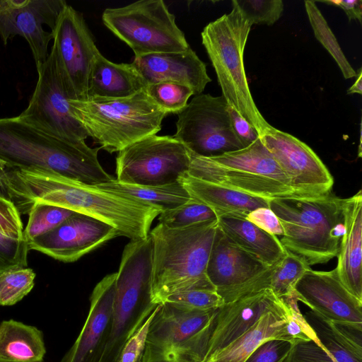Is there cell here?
<instances>
[{
	"instance_id": "cell-6",
	"label": "cell",
	"mask_w": 362,
	"mask_h": 362,
	"mask_svg": "<svg viewBox=\"0 0 362 362\" xmlns=\"http://www.w3.org/2000/svg\"><path fill=\"white\" fill-rule=\"evenodd\" d=\"M69 105L73 117L88 136L110 153L156 134L168 115L151 100L145 88L119 99H69Z\"/></svg>"
},
{
	"instance_id": "cell-21",
	"label": "cell",
	"mask_w": 362,
	"mask_h": 362,
	"mask_svg": "<svg viewBox=\"0 0 362 362\" xmlns=\"http://www.w3.org/2000/svg\"><path fill=\"white\" fill-rule=\"evenodd\" d=\"M117 272L103 277L90 297L86 322L60 362H98L111 330Z\"/></svg>"
},
{
	"instance_id": "cell-17",
	"label": "cell",
	"mask_w": 362,
	"mask_h": 362,
	"mask_svg": "<svg viewBox=\"0 0 362 362\" xmlns=\"http://www.w3.org/2000/svg\"><path fill=\"white\" fill-rule=\"evenodd\" d=\"M294 291L298 301L321 318L362 332V300L344 287L335 268L331 271L308 269Z\"/></svg>"
},
{
	"instance_id": "cell-8",
	"label": "cell",
	"mask_w": 362,
	"mask_h": 362,
	"mask_svg": "<svg viewBox=\"0 0 362 362\" xmlns=\"http://www.w3.org/2000/svg\"><path fill=\"white\" fill-rule=\"evenodd\" d=\"M151 279L150 236L130 240L117 272L111 330L98 362H116L124 344L158 306L151 300Z\"/></svg>"
},
{
	"instance_id": "cell-3",
	"label": "cell",
	"mask_w": 362,
	"mask_h": 362,
	"mask_svg": "<svg viewBox=\"0 0 362 362\" xmlns=\"http://www.w3.org/2000/svg\"><path fill=\"white\" fill-rule=\"evenodd\" d=\"M218 219L180 228L161 223L149 233L152 243L151 300L192 289H215L206 275ZM216 290V289H215Z\"/></svg>"
},
{
	"instance_id": "cell-41",
	"label": "cell",
	"mask_w": 362,
	"mask_h": 362,
	"mask_svg": "<svg viewBox=\"0 0 362 362\" xmlns=\"http://www.w3.org/2000/svg\"><path fill=\"white\" fill-rule=\"evenodd\" d=\"M156 308L124 344L117 356L116 362L142 361L148 327L156 313Z\"/></svg>"
},
{
	"instance_id": "cell-48",
	"label": "cell",
	"mask_w": 362,
	"mask_h": 362,
	"mask_svg": "<svg viewBox=\"0 0 362 362\" xmlns=\"http://www.w3.org/2000/svg\"><path fill=\"white\" fill-rule=\"evenodd\" d=\"M165 362H199L197 360L185 357L182 356H175L170 358L168 361Z\"/></svg>"
},
{
	"instance_id": "cell-25",
	"label": "cell",
	"mask_w": 362,
	"mask_h": 362,
	"mask_svg": "<svg viewBox=\"0 0 362 362\" xmlns=\"http://www.w3.org/2000/svg\"><path fill=\"white\" fill-rule=\"evenodd\" d=\"M179 180L191 198L208 206L218 216L232 215L246 218L260 207H269V200L194 178L187 173Z\"/></svg>"
},
{
	"instance_id": "cell-10",
	"label": "cell",
	"mask_w": 362,
	"mask_h": 362,
	"mask_svg": "<svg viewBox=\"0 0 362 362\" xmlns=\"http://www.w3.org/2000/svg\"><path fill=\"white\" fill-rule=\"evenodd\" d=\"M216 310L185 311L163 303L150 323L141 362L182 356L201 362Z\"/></svg>"
},
{
	"instance_id": "cell-47",
	"label": "cell",
	"mask_w": 362,
	"mask_h": 362,
	"mask_svg": "<svg viewBox=\"0 0 362 362\" xmlns=\"http://www.w3.org/2000/svg\"><path fill=\"white\" fill-rule=\"evenodd\" d=\"M356 79L354 84L347 90V94L358 93L362 94V69L358 70L356 74Z\"/></svg>"
},
{
	"instance_id": "cell-2",
	"label": "cell",
	"mask_w": 362,
	"mask_h": 362,
	"mask_svg": "<svg viewBox=\"0 0 362 362\" xmlns=\"http://www.w3.org/2000/svg\"><path fill=\"white\" fill-rule=\"evenodd\" d=\"M100 148L42 132L19 116L0 118V168H37L73 180L97 185L114 180L100 165Z\"/></svg>"
},
{
	"instance_id": "cell-4",
	"label": "cell",
	"mask_w": 362,
	"mask_h": 362,
	"mask_svg": "<svg viewBox=\"0 0 362 362\" xmlns=\"http://www.w3.org/2000/svg\"><path fill=\"white\" fill-rule=\"evenodd\" d=\"M343 203L331 192L315 198L272 199L269 207L283 228V246L311 267L337 256L344 233Z\"/></svg>"
},
{
	"instance_id": "cell-36",
	"label": "cell",
	"mask_w": 362,
	"mask_h": 362,
	"mask_svg": "<svg viewBox=\"0 0 362 362\" xmlns=\"http://www.w3.org/2000/svg\"><path fill=\"white\" fill-rule=\"evenodd\" d=\"M163 303L185 311L216 310L225 303L215 289H192L174 293Z\"/></svg>"
},
{
	"instance_id": "cell-35",
	"label": "cell",
	"mask_w": 362,
	"mask_h": 362,
	"mask_svg": "<svg viewBox=\"0 0 362 362\" xmlns=\"http://www.w3.org/2000/svg\"><path fill=\"white\" fill-rule=\"evenodd\" d=\"M35 274L32 269L15 267L0 273V305H13L33 289Z\"/></svg>"
},
{
	"instance_id": "cell-24",
	"label": "cell",
	"mask_w": 362,
	"mask_h": 362,
	"mask_svg": "<svg viewBox=\"0 0 362 362\" xmlns=\"http://www.w3.org/2000/svg\"><path fill=\"white\" fill-rule=\"evenodd\" d=\"M146 86L132 63H114L98 52L88 76L86 100L127 98Z\"/></svg>"
},
{
	"instance_id": "cell-14",
	"label": "cell",
	"mask_w": 362,
	"mask_h": 362,
	"mask_svg": "<svg viewBox=\"0 0 362 362\" xmlns=\"http://www.w3.org/2000/svg\"><path fill=\"white\" fill-rule=\"evenodd\" d=\"M51 33V50L69 98L86 100L90 67L99 50L83 16L66 4Z\"/></svg>"
},
{
	"instance_id": "cell-23",
	"label": "cell",
	"mask_w": 362,
	"mask_h": 362,
	"mask_svg": "<svg viewBox=\"0 0 362 362\" xmlns=\"http://www.w3.org/2000/svg\"><path fill=\"white\" fill-rule=\"evenodd\" d=\"M344 233L335 267L344 287L362 300V191L344 199Z\"/></svg>"
},
{
	"instance_id": "cell-39",
	"label": "cell",
	"mask_w": 362,
	"mask_h": 362,
	"mask_svg": "<svg viewBox=\"0 0 362 362\" xmlns=\"http://www.w3.org/2000/svg\"><path fill=\"white\" fill-rule=\"evenodd\" d=\"M25 240H16L0 233V273L15 267H26L28 252Z\"/></svg>"
},
{
	"instance_id": "cell-37",
	"label": "cell",
	"mask_w": 362,
	"mask_h": 362,
	"mask_svg": "<svg viewBox=\"0 0 362 362\" xmlns=\"http://www.w3.org/2000/svg\"><path fill=\"white\" fill-rule=\"evenodd\" d=\"M232 6L238 8L252 24L272 25L281 16V0H233Z\"/></svg>"
},
{
	"instance_id": "cell-15",
	"label": "cell",
	"mask_w": 362,
	"mask_h": 362,
	"mask_svg": "<svg viewBox=\"0 0 362 362\" xmlns=\"http://www.w3.org/2000/svg\"><path fill=\"white\" fill-rule=\"evenodd\" d=\"M259 137L288 177L298 197L315 198L332 192V175L305 143L272 126Z\"/></svg>"
},
{
	"instance_id": "cell-1",
	"label": "cell",
	"mask_w": 362,
	"mask_h": 362,
	"mask_svg": "<svg viewBox=\"0 0 362 362\" xmlns=\"http://www.w3.org/2000/svg\"><path fill=\"white\" fill-rule=\"evenodd\" d=\"M1 182L20 214H28L34 204L54 205L106 223L130 240L148 238L153 220L161 213L135 199L46 169H8Z\"/></svg>"
},
{
	"instance_id": "cell-26",
	"label": "cell",
	"mask_w": 362,
	"mask_h": 362,
	"mask_svg": "<svg viewBox=\"0 0 362 362\" xmlns=\"http://www.w3.org/2000/svg\"><path fill=\"white\" fill-rule=\"evenodd\" d=\"M218 226L230 242L267 266L274 264L286 255L287 250L278 237L264 231L245 218L219 216Z\"/></svg>"
},
{
	"instance_id": "cell-32",
	"label": "cell",
	"mask_w": 362,
	"mask_h": 362,
	"mask_svg": "<svg viewBox=\"0 0 362 362\" xmlns=\"http://www.w3.org/2000/svg\"><path fill=\"white\" fill-rule=\"evenodd\" d=\"M74 211L46 204H34L28 211V221L23 236L28 242L54 229L70 216Z\"/></svg>"
},
{
	"instance_id": "cell-7",
	"label": "cell",
	"mask_w": 362,
	"mask_h": 362,
	"mask_svg": "<svg viewBox=\"0 0 362 362\" xmlns=\"http://www.w3.org/2000/svg\"><path fill=\"white\" fill-rule=\"evenodd\" d=\"M189 154L187 174L194 178L267 199L298 197L259 137L245 148L217 156Z\"/></svg>"
},
{
	"instance_id": "cell-50",
	"label": "cell",
	"mask_w": 362,
	"mask_h": 362,
	"mask_svg": "<svg viewBox=\"0 0 362 362\" xmlns=\"http://www.w3.org/2000/svg\"><path fill=\"white\" fill-rule=\"evenodd\" d=\"M0 195H3V196H5V197H6L5 193H4V189H3V188H2L1 185V184H0Z\"/></svg>"
},
{
	"instance_id": "cell-12",
	"label": "cell",
	"mask_w": 362,
	"mask_h": 362,
	"mask_svg": "<svg viewBox=\"0 0 362 362\" xmlns=\"http://www.w3.org/2000/svg\"><path fill=\"white\" fill-rule=\"evenodd\" d=\"M189 161L188 150L180 141L153 134L118 152L116 180L139 185L170 184L187 173Z\"/></svg>"
},
{
	"instance_id": "cell-40",
	"label": "cell",
	"mask_w": 362,
	"mask_h": 362,
	"mask_svg": "<svg viewBox=\"0 0 362 362\" xmlns=\"http://www.w3.org/2000/svg\"><path fill=\"white\" fill-rule=\"evenodd\" d=\"M284 362H344L313 341L293 344Z\"/></svg>"
},
{
	"instance_id": "cell-27",
	"label": "cell",
	"mask_w": 362,
	"mask_h": 362,
	"mask_svg": "<svg viewBox=\"0 0 362 362\" xmlns=\"http://www.w3.org/2000/svg\"><path fill=\"white\" fill-rule=\"evenodd\" d=\"M288 310V305L285 310L266 313L243 335L201 362H245L266 340L277 339L291 343L286 331Z\"/></svg>"
},
{
	"instance_id": "cell-9",
	"label": "cell",
	"mask_w": 362,
	"mask_h": 362,
	"mask_svg": "<svg viewBox=\"0 0 362 362\" xmlns=\"http://www.w3.org/2000/svg\"><path fill=\"white\" fill-rule=\"evenodd\" d=\"M104 25L134 52L135 57L180 52L190 47L162 0H141L102 14Z\"/></svg>"
},
{
	"instance_id": "cell-28",
	"label": "cell",
	"mask_w": 362,
	"mask_h": 362,
	"mask_svg": "<svg viewBox=\"0 0 362 362\" xmlns=\"http://www.w3.org/2000/svg\"><path fill=\"white\" fill-rule=\"evenodd\" d=\"M46 348L36 327L8 320L0 323V362H42Z\"/></svg>"
},
{
	"instance_id": "cell-16",
	"label": "cell",
	"mask_w": 362,
	"mask_h": 362,
	"mask_svg": "<svg viewBox=\"0 0 362 362\" xmlns=\"http://www.w3.org/2000/svg\"><path fill=\"white\" fill-rule=\"evenodd\" d=\"M63 0H0V37L4 45L16 35L23 37L31 49L36 67L48 57L47 48L51 32L58 16L66 5Z\"/></svg>"
},
{
	"instance_id": "cell-29",
	"label": "cell",
	"mask_w": 362,
	"mask_h": 362,
	"mask_svg": "<svg viewBox=\"0 0 362 362\" xmlns=\"http://www.w3.org/2000/svg\"><path fill=\"white\" fill-rule=\"evenodd\" d=\"M95 186L135 199L160 212L180 206L191 199L180 180L163 185H139L124 183L114 179Z\"/></svg>"
},
{
	"instance_id": "cell-38",
	"label": "cell",
	"mask_w": 362,
	"mask_h": 362,
	"mask_svg": "<svg viewBox=\"0 0 362 362\" xmlns=\"http://www.w3.org/2000/svg\"><path fill=\"white\" fill-rule=\"evenodd\" d=\"M284 300L288 303L289 308L286 331L292 345L298 341H313L324 348L305 316L301 313L296 296Z\"/></svg>"
},
{
	"instance_id": "cell-33",
	"label": "cell",
	"mask_w": 362,
	"mask_h": 362,
	"mask_svg": "<svg viewBox=\"0 0 362 362\" xmlns=\"http://www.w3.org/2000/svg\"><path fill=\"white\" fill-rule=\"evenodd\" d=\"M145 91L151 100L168 114H178L194 95L189 87L171 81L148 84Z\"/></svg>"
},
{
	"instance_id": "cell-22",
	"label": "cell",
	"mask_w": 362,
	"mask_h": 362,
	"mask_svg": "<svg viewBox=\"0 0 362 362\" xmlns=\"http://www.w3.org/2000/svg\"><path fill=\"white\" fill-rule=\"evenodd\" d=\"M147 85L163 81L189 87L194 95L202 94L211 81L206 66L191 47L184 52L153 53L134 57L132 62Z\"/></svg>"
},
{
	"instance_id": "cell-20",
	"label": "cell",
	"mask_w": 362,
	"mask_h": 362,
	"mask_svg": "<svg viewBox=\"0 0 362 362\" xmlns=\"http://www.w3.org/2000/svg\"><path fill=\"white\" fill-rule=\"evenodd\" d=\"M268 267L230 242L218 226L206 275L225 303L234 300L239 291Z\"/></svg>"
},
{
	"instance_id": "cell-18",
	"label": "cell",
	"mask_w": 362,
	"mask_h": 362,
	"mask_svg": "<svg viewBox=\"0 0 362 362\" xmlns=\"http://www.w3.org/2000/svg\"><path fill=\"white\" fill-rule=\"evenodd\" d=\"M118 235L109 224L74 212L58 226L27 244L29 250L63 262H73Z\"/></svg>"
},
{
	"instance_id": "cell-49",
	"label": "cell",
	"mask_w": 362,
	"mask_h": 362,
	"mask_svg": "<svg viewBox=\"0 0 362 362\" xmlns=\"http://www.w3.org/2000/svg\"><path fill=\"white\" fill-rule=\"evenodd\" d=\"M359 146H358V156L361 158V129H360V137H359Z\"/></svg>"
},
{
	"instance_id": "cell-42",
	"label": "cell",
	"mask_w": 362,
	"mask_h": 362,
	"mask_svg": "<svg viewBox=\"0 0 362 362\" xmlns=\"http://www.w3.org/2000/svg\"><path fill=\"white\" fill-rule=\"evenodd\" d=\"M0 233L13 239L25 240L21 214L13 202L3 195H0Z\"/></svg>"
},
{
	"instance_id": "cell-31",
	"label": "cell",
	"mask_w": 362,
	"mask_h": 362,
	"mask_svg": "<svg viewBox=\"0 0 362 362\" xmlns=\"http://www.w3.org/2000/svg\"><path fill=\"white\" fill-rule=\"evenodd\" d=\"M304 4L308 18L317 40L335 60L345 79L356 77L357 72L352 68L343 53L335 35L317 6L316 1L306 0Z\"/></svg>"
},
{
	"instance_id": "cell-30",
	"label": "cell",
	"mask_w": 362,
	"mask_h": 362,
	"mask_svg": "<svg viewBox=\"0 0 362 362\" xmlns=\"http://www.w3.org/2000/svg\"><path fill=\"white\" fill-rule=\"evenodd\" d=\"M310 269L301 257L288 252L279 262L269 266L247 286L249 292L271 289L279 298L295 296L294 287L303 274Z\"/></svg>"
},
{
	"instance_id": "cell-46",
	"label": "cell",
	"mask_w": 362,
	"mask_h": 362,
	"mask_svg": "<svg viewBox=\"0 0 362 362\" xmlns=\"http://www.w3.org/2000/svg\"><path fill=\"white\" fill-rule=\"evenodd\" d=\"M319 2L341 8L345 12L349 21L352 20H358L359 23L362 21L361 0H328L319 1Z\"/></svg>"
},
{
	"instance_id": "cell-45",
	"label": "cell",
	"mask_w": 362,
	"mask_h": 362,
	"mask_svg": "<svg viewBox=\"0 0 362 362\" xmlns=\"http://www.w3.org/2000/svg\"><path fill=\"white\" fill-rule=\"evenodd\" d=\"M228 112L233 129L244 148L259 138L257 132L252 126L229 106Z\"/></svg>"
},
{
	"instance_id": "cell-13",
	"label": "cell",
	"mask_w": 362,
	"mask_h": 362,
	"mask_svg": "<svg viewBox=\"0 0 362 362\" xmlns=\"http://www.w3.org/2000/svg\"><path fill=\"white\" fill-rule=\"evenodd\" d=\"M36 69L38 78L35 88L19 117L50 135L72 141H85L88 136L71 114L70 98L52 50L44 64Z\"/></svg>"
},
{
	"instance_id": "cell-19",
	"label": "cell",
	"mask_w": 362,
	"mask_h": 362,
	"mask_svg": "<svg viewBox=\"0 0 362 362\" xmlns=\"http://www.w3.org/2000/svg\"><path fill=\"white\" fill-rule=\"evenodd\" d=\"M287 307V303L269 288L251 292L224 303L215 312L202 361L240 337L266 313Z\"/></svg>"
},
{
	"instance_id": "cell-11",
	"label": "cell",
	"mask_w": 362,
	"mask_h": 362,
	"mask_svg": "<svg viewBox=\"0 0 362 362\" xmlns=\"http://www.w3.org/2000/svg\"><path fill=\"white\" fill-rule=\"evenodd\" d=\"M174 138L191 153L214 157L243 148L237 136L223 95H195L177 114Z\"/></svg>"
},
{
	"instance_id": "cell-43",
	"label": "cell",
	"mask_w": 362,
	"mask_h": 362,
	"mask_svg": "<svg viewBox=\"0 0 362 362\" xmlns=\"http://www.w3.org/2000/svg\"><path fill=\"white\" fill-rule=\"evenodd\" d=\"M292 344L286 340L272 339L262 342L245 362H284Z\"/></svg>"
},
{
	"instance_id": "cell-44",
	"label": "cell",
	"mask_w": 362,
	"mask_h": 362,
	"mask_svg": "<svg viewBox=\"0 0 362 362\" xmlns=\"http://www.w3.org/2000/svg\"><path fill=\"white\" fill-rule=\"evenodd\" d=\"M247 220L264 231L279 238L283 235V228L276 215L269 207H260L251 211Z\"/></svg>"
},
{
	"instance_id": "cell-5",
	"label": "cell",
	"mask_w": 362,
	"mask_h": 362,
	"mask_svg": "<svg viewBox=\"0 0 362 362\" xmlns=\"http://www.w3.org/2000/svg\"><path fill=\"white\" fill-rule=\"evenodd\" d=\"M252 25L233 6L229 13L207 24L201 36L222 95L228 106L249 122L259 136L272 125L255 103L245 71L244 50Z\"/></svg>"
},
{
	"instance_id": "cell-34",
	"label": "cell",
	"mask_w": 362,
	"mask_h": 362,
	"mask_svg": "<svg viewBox=\"0 0 362 362\" xmlns=\"http://www.w3.org/2000/svg\"><path fill=\"white\" fill-rule=\"evenodd\" d=\"M216 219L218 216L213 209L191 198L180 206L161 212L158 223L170 228H180Z\"/></svg>"
}]
</instances>
